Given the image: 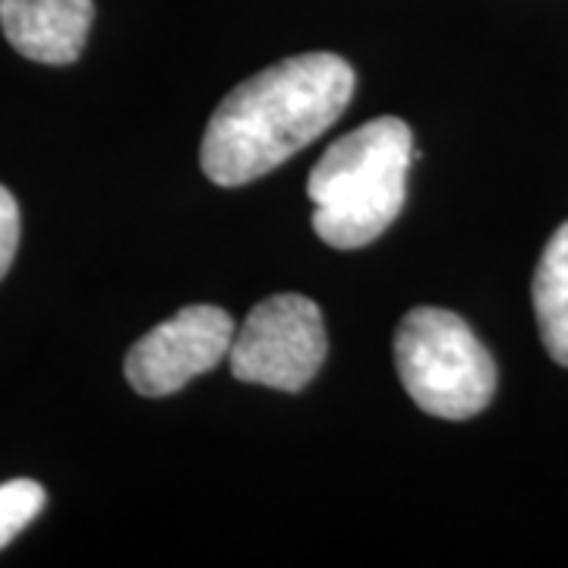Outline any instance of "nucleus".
Returning a JSON list of instances; mask_svg holds the SVG:
<instances>
[{"label": "nucleus", "mask_w": 568, "mask_h": 568, "mask_svg": "<svg viewBox=\"0 0 568 568\" xmlns=\"http://www.w3.org/2000/svg\"><path fill=\"white\" fill-rule=\"evenodd\" d=\"M234 320L222 306L196 304L155 325L126 354V379L145 398L174 395L219 366L234 342Z\"/></svg>", "instance_id": "obj_5"}, {"label": "nucleus", "mask_w": 568, "mask_h": 568, "mask_svg": "<svg viewBox=\"0 0 568 568\" xmlns=\"http://www.w3.org/2000/svg\"><path fill=\"white\" fill-rule=\"evenodd\" d=\"M410 159L414 136L398 118L369 121L332 142L306 181L313 227L325 244L361 250L383 237L402 215Z\"/></svg>", "instance_id": "obj_2"}, {"label": "nucleus", "mask_w": 568, "mask_h": 568, "mask_svg": "<svg viewBox=\"0 0 568 568\" xmlns=\"http://www.w3.org/2000/svg\"><path fill=\"white\" fill-rule=\"evenodd\" d=\"M534 313L556 364L568 366V222L549 237L534 272Z\"/></svg>", "instance_id": "obj_7"}, {"label": "nucleus", "mask_w": 568, "mask_h": 568, "mask_svg": "<svg viewBox=\"0 0 568 568\" xmlns=\"http://www.w3.org/2000/svg\"><path fill=\"white\" fill-rule=\"evenodd\" d=\"M328 351L320 306L301 294H278L250 310L234 332L227 364L234 379L278 392H301L320 373Z\"/></svg>", "instance_id": "obj_4"}, {"label": "nucleus", "mask_w": 568, "mask_h": 568, "mask_svg": "<svg viewBox=\"0 0 568 568\" xmlns=\"http://www.w3.org/2000/svg\"><path fill=\"white\" fill-rule=\"evenodd\" d=\"M354 85L351 63L328 51L265 67L215 108L200 149L205 178L241 186L268 174L345 114Z\"/></svg>", "instance_id": "obj_1"}, {"label": "nucleus", "mask_w": 568, "mask_h": 568, "mask_svg": "<svg viewBox=\"0 0 568 568\" xmlns=\"http://www.w3.org/2000/svg\"><path fill=\"white\" fill-rule=\"evenodd\" d=\"M44 499V489L29 477L0 484V549L10 547L39 518Z\"/></svg>", "instance_id": "obj_8"}, {"label": "nucleus", "mask_w": 568, "mask_h": 568, "mask_svg": "<svg viewBox=\"0 0 568 568\" xmlns=\"http://www.w3.org/2000/svg\"><path fill=\"white\" fill-rule=\"evenodd\" d=\"M395 366L414 405L443 420H467L496 395L489 351L448 310L417 306L407 313L395 332Z\"/></svg>", "instance_id": "obj_3"}, {"label": "nucleus", "mask_w": 568, "mask_h": 568, "mask_svg": "<svg viewBox=\"0 0 568 568\" xmlns=\"http://www.w3.org/2000/svg\"><path fill=\"white\" fill-rule=\"evenodd\" d=\"M20 246V205L17 196L0 183V278L10 272Z\"/></svg>", "instance_id": "obj_9"}, {"label": "nucleus", "mask_w": 568, "mask_h": 568, "mask_svg": "<svg viewBox=\"0 0 568 568\" xmlns=\"http://www.w3.org/2000/svg\"><path fill=\"white\" fill-rule=\"evenodd\" d=\"M92 0H0V26L22 58L51 67L73 63L85 48Z\"/></svg>", "instance_id": "obj_6"}]
</instances>
